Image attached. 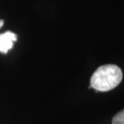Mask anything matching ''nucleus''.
Instances as JSON below:
<instances>
[{"label": "nucleus", "mask_w": 124, "mask_h": 124, "mask_svg": "<svg viewBox=\"0 0 124 124\" xmlns=\"http://www.w3.org/2000/svg\"><path fill=\"white\" fill-rule=\"evenodd\" d=\"M123 79L121 68L115 65H105L97 68L91 78V86L96 91L107 92L116 88Z\"/></svg>", "instance_id": "nucleus-1"}, {"label": "nucleus", "mask_w": 124, "mask_h": 124, "mask_svg": "<svg viewBox=\"0 0 124 124\" xmlns=\"http://www.w3.org/2000/svg\"><path fill=\"white\" fill-rule=\"evenodd\" d=\"M17 40V35L11 31L0 34V52L6 54L13 48L14 42Z\"/></svg>", "instance_id": "nucleus-2"}, {"label": "nucleus", "mask_w": 124, "mask_h": 124, "mask_svg": "<svg viewBox=\"0 0 124 124\" xmlns=\"http://www.w3.org/2000/svg\"><path fill=\"white\" fill-rule=\"evenodd\" d=\"M112 124H124V110H122L114 116Z\"/></svg>", "instance_id": "nucleus-3"}, {"label": "nucleus", "mask_w": 124, "mask_h": 124, "mask_svg": "<svg viewBox=\"0 0 124 124\" xmlns=\"http://www.w3.org/2000/svg\"><path fill=\"white\" fill-rule=\"evenodd\" d=\"M3 23H4L3 20H0V28L2 27V25H3Z\"/></svg>", "instance_id": "nucleus-4"}]
</instances>
